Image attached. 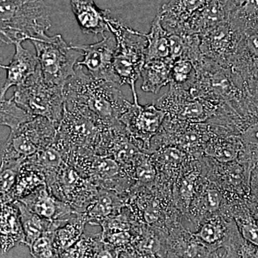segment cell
I'll use <instances>...</instances> for the list:
<instances>
[{"mask_svg": "<svg viewBox=\"0 0 258 258\" xmlns=\"http://www.w3.org/2000/svg\"><path fill=\"white\" fill-rule=\"evenodd\" d=\"M242 144L237 136L217 135L212 132L205 148V156L219 162L237 160L242 152Z\"/></svg>", "mask_w": 258, "mask_h": 258, "instance_id": "d4e9b609", "label": "cell"}, {"mask_svg": "<svg viewBox=\"0 0 258 258\" xmlns=\"http://www.w3.org/2000/svg\"><path fill=\"white\" fill-rule=\"evenodd\" d=\"M166 245V258H212L215 253L193 232L185 228L181 221L168 227Z\"/></svg>", "mask_w": 258, "mask_h": 258, "instance_id": "2e32d148", "label": "cell"}, {"mask_svg": "<svg viewBox=\"0 0 258 258\" xmlns=\"http://www.w3.org/2000/svg\"><path fill=\"white\" fill-rule=\"evenodd\" d=\"M25 235V245L30 247L37 238L48 232H55L66 222H52L29 210L21 202L16 201ZM68 221V220H67Z\"/></svg>", "mask_w": 258, "mask_h": 258, "instance_id": "4316f807", "label": "cell"}, {"mask_svg": "<svg viewBox=\"0 0 258 258\" xmlns=\"http://www.w3.org/2000/svg\"><path fill=\"white\" fill-rule=\"evenodd\" d=\"M126 199L127 196L119 195L114 191L98 189L96 200L83 212L88 223L99 226L105 219L119 213L125 207Z\"/></svg>", "mask_w": 258, "mask_h": 258, "instance_id": "cb8c5ba5", "label": "cell"}, {"mask_svg": "<svg viewBox=\"0 0 258 258\" xmlns=\"http://www.w3.org/2000/svg\"><path fill=\"white\" fill-rule=\"evenodd\" d=\"M71 9L81 31L86 35H98L109 31L107 19L110 10L98 8L93 0H70Z\"/></svg>", "mask_w": 258, "mask_h": 258, "instance_id": "603a6c76", "label": "cell"}, {"mask_svg": "<svg viewBox=\"0 0 258 258\" xmlns=\"http://www.w3.org/2000/svg\"><path fill=\"white\" fill-rule=\"evenodd\" d=\"M23 162L3 161L0 164V203H14V191L17 178Z\"/></svg>", "mask_w": 258, "mask_h": 258, "instance_id": "1f68e13d", "label": "cell"}, {"mask_svg": "<svg viewBox=\"0 0 258 258\" xmlns=\"http://www.w3.org/2000/svg\"><path fill=\"white\" fill-rule=\"evenodd\" d=\"M19 201L33 213L52 222H66L77 212L52 195L46 184Z\"/></svg>", "mask_w": 258, "mask_h": 258, "instance_id": "e0dca14e", "label": "cell"}, {"mask_svg": "<svg viewBox=\"0 0 258 258\" xmlns=\"http://www.w3.org/2000/svg\"><path fill=\"white\" fill-rule=\"evenodd\" d=\"M156 106L173 119L205 123L215 115L220 105L194 95L190 91L169 88L156 102Z\"/></svg>", "mask_w": 258, "mask_h": 258, "instance_id": "8fae6325", "label": "cell"}, {"mask_svg": "<svg viewBox=\"0 0 258 258\" xmlns=\"http://www.w3.org/2000/svg\"><path fill=\"white\" fill-rule=\"evenodd\" d=\"M55 123L37 116L12 129L3 146L1 160L21 162L40 152L53 142L57 134Z\"/></svg>", "mask_w": 258, "mask_h": 258, "instance_id": "ba28073f", "label": "cell"}, {"mask_svg": "<svg viewBox=\"0 0 258 258\" xmlns=\"http://www.w3.org/2000/svg\"><path fill=\"white\" fill-rule=\"evenodd\" d=\"M173 61L170 58L159 59L147 61L142 71L143 83L142 89L144 92L157 94L171 80V66Z\"/></svg>", "mask_w": 258, "mask_h": 258, "instance_id": "484cf974", "label": "cell"}, {"mask_svg": "<svg viewBox=\"0 0 258 258\" xmlns=\"http://www.w3.org/2000/svg\"><path fill=\"white\" fill-rule=\"evenodd\" d=\"M36 50L39 66L47 83L64 88L76 73L81 51L67 44L60 35L46 36L32 40Z\"/></svg>", "mask_w": 258, "mask_h": 258, "instance_id": "52a82bcc", "label": "cell"}, {"mask_svg": "<svg viewBox=\"0 0 258 258\" xmlns=\"http://www.w3.org/2000/svg\"><path fill=\"white\" fill-rule=\"evenodd\" d=\"M222 258H258V247L244 240L237 228L224 248Z\"/></svg>", "mask_w": 258, "mask_h": 258, "instance_id": "d590c367", "label": "cell"}, {"mask_svg": "<svg viewBox=\"0 0 258 258\" xmlns=\"http://www.w3.org/2000/svg\"><path fill=\"white\" fill-rule=\"evenodd\" d=\"M45 181L52 195L79 213L86 212L98 196V188L67 163Z\"/></svg>", "mask_w": 258, "mask_h": 258, "instance_id": "30bf717a", "label": "cell"}, {"mask_svg": "<svg viewBox=\"0 0 258 258\" xmlns=\"http://www.w3.org/2000/svg\"><path fill=\"white\" fill-rule=\"evenodd\" d=\"M230 211L242 237L258 247V225L249 211L247 203L230 207Z\"/></svg>", "mask_w": 258, "mask_h": 258, "instance_id": "4dcf8cb0", "label": "cell"}, {"mask_svg": "<svg viewBox=\"0 0 258 258\" xmlns=\"http://www.w3.org/2000/svg\"><path fill=\"white\" fill-rule=\"evenodd\" d=\"M54 232L43 234L29 247L32 258H61L54 244Z\"/></svg>", "mask_w": 258, "mask_h": 258, "instance_id": "8d00e7d4", "label": "cell"}, {"mask_svg": "<svg viewBox=\"0 0 258 258\" xmlns=\"http://www.w3.org/2000/svg\"><path fill=\"white\" fill-rule=\"evenodd\" d=\"M119 258H155L139 252L137 249L131 247L120 252Z\"/></svg>", "mask_w": 258, "mask_h": 258, "instance_id": "ab89813d", "label": "cell"}, {"mask_svg": "<svg viewBox=\"0 0 258 258\" xmlns=\"http://www.w3.org/2000/svg\"><path fill=\"white\" fill-rule=\"evenodd\" d=\"M212 132L207 122L190 123L166 116L158 133L151 141L148 154L160 148L174 146L187 153L194 159L205 156V148Z\"/></svg>", "mask_w": 258, "mask_h": 258, "instance_id": "9c48e42d", "label": "cell"}, {"mask_svg": "<svg viewBox=\"0 0 258 258\" xmlns=\"http://www.w3.org/2000/svg\"><path fill=\"white\" fill-rule=\"evenodd\" d=\"M0 69H7V66H4V64L0 63Z\"/></svg>", "mask_w": 258, "mask_h": 258, "instance_id": "7bdbcfd3", "label": "cell"}, {"mask_svg": "<svg viewBox=\"0 0 258 258\" xmlns=\"http://www.w3.org/2000/svg\"><path fill=\"white\" fill-rule=\"evenodd\" d=\"M68 164L98 189L127 196L136 184L116 161L106 156L71 152Z\"/></svg>", "mask_w": 258, "mask_h": 258, "instance_id": "8992f818", "label": "cell"}, {"mask_svg": "<svg viewBox=\"0 0 258 258\" xmlns=\"http://www.w3.org/2000/svg\"><path fill=\"white\" fill-rule=\"evenodd\" d=\"M209 0H171L158 12L161 25L169 34H186L189 19L206 5Z\"/></svg>", "mask_w": 258, "mask_h": 258, "instance_id": "d6986e66", "label": "cell"}, {"mask_svg": "<svg viewBox=\"0 0 258 258\" xmlns=\"http://www.w3.org/2000/svg\"><path fill=\"white\" fill-rule=\"evenodd\" d=\"M63 88L47 83L39 66L33 76L16 87L12 98L32 116L46 118L58 126L64 113Z\"/></svg>", "mask_w": 258, "mask_h": 258, "instance_id": "277c9868", "label": "cell"}, {"mask_svg": "<svg viewBox=\"0 0 258 258\" xmlns=\"http://www.w3.org/2000/svg\"><path fill=\"white\" fill-rule=\"evenodd\" d=\"M147 40L146 62L170 58L169 35L161 25L160 19L157 15L151 26L150 32L145 34Z\"/></svg>", "mask_w": 258, "mask_h": 258, "instance_id": "f1b7e54d", "label": "cell"}, {"mask_svg": "<svg viewBox=\"0 0 258 258\" xmlns=\"http://www.w3.org/2000/svg\"><path fill=\"white\" fill-rule=\"evenodd\" d=\"M45 184V176L42 172L27 163H23L13 191V201L25 198L39 186Z\"/></svg>", "mask_w": 258, "mask_h": 258, "instance_id": "f546056e", "label": "cell"}, {"mask_svg": "<svg viewBox=\"0 0 258 258\" xmlns=\"http://www.w3.org/2000/svg\"><path fill=\"white\" fill-rule=\"evenodd\" d=\"M103 244L101 232L93 235L84 233L74 246L61 254V258H95Z\"/></svg>", "mask_w": 258, "mask_h": 258, "instance_id": "836d02e7", "label": "cell"}, {"mask_svg": "<svg viewBox=\"0 0 258 258\" xmlns=\"http://www.w3.org/2000/svg\"><path fill=\"white\" fill-rule=\"evenodd\" d=\"M33 118L35 117L20 108L13 98L0 99V125H6L12 130Z\"/></svg>", "mask_w": 258, "mask_h": 258, "instance_id": "e575fe53", "label": "cell"}, {"mask_svg": "<svg viewBox=\"0 0 258 258\" xmlns=\"http://www.w3.org/2000/svg\"><path fill=\"white\" fill-rule=\"evenodd\" d=\"M15 52L9 66H7L6 81L0 90V99H5L8 90L13 86H22L39 69L36 54L25 49L22 42L15 44Z\"/></svg>", "mask_w": 258, "mask_h": 258, "instance_id": "ffe728a7", "label": "cell"}, {"mask_svg": "<svg viewBox=\"0 0 258 258\" xmlns=\"http://www.w3.org/2000/svg\"><path fill=\"white\" fill-rule=\"evenodd\" d=\"M25 245V235L16 203H0V249L6 254L15 247Z\"/></svg>", "mask_w": 258, "mask_h": 258, "instance_id": "7402d4cb", "label": "cell"}, {"mask_svg": "<svg viewBox=\"0 0 258 258\" xmlns=\"http://www.w3.org/2000/svg\"><path fill=\"white\" fill-rule=\"evenodd\" d=\"M196 68L191 61L179 58L174 61L171 66V87L190 91L196 79Z\"/></svg>", "mask_w": 258, "mask_h": 258, "instance_id": "d6a6232c", "label": "cell"}, {"mask_svg": "<svg viewBox=\"0 0 258 258\" xmlns=\"http://www.w3.org/2000/svg\"><path fill=\"white\" fill-rule=\"evenodd\" d=\"M232 9L230 0H209L185 25V32L189 35H203L213 27L229 20Z\"/></svg>", "mask_w": 258, "mask_h": 258, "instance_id": "44dd1931", "label": "cell"}, {"mask_svg": "<svg viewBox=\"0 0 258 258\" xmlns=\"http://www.w3.org/2000/svg\"><path fill=\"white\" fill-rule=\"evenodd\" d=\"M118 83L96 79L86 74L82 66L64 84V108L79 112L103 128L119 124L120 118L128 108Z\"/></svg>", "mask_w": 258, "mask_h": 258, "instance_id": "6da1fadb", "label": "cell"}, {"mask_svg": "<svg viewBox=\"0 0 258 258\" xmlns=\"http://www.w3.org/2000/svg\"><path fill=\"white\" fill-rule=\"evenodd\" d=\"M237 0H235V5L236 4V3H237Z\"/></svg>", "mask_w": 258, "mask_h": 258, "instance_id": "ee69618b", "label": "cell"}, {"mask_svg": "<svg viewBox=\"0 0 258 258\" xmlns=\"http://www.w3.org/2000/svg\"><path fill=\"white\" fill-rule=\"evenodd\" d=\"M108 30L116 41L113 67L120 86L128 85L137 97L136 82L142 76L146 61L147 40L145 34L122 25L111 16L107 19Z\"/></svg>", "mask_w": 258, "mask_h": 258, "instance_id": "3957f363", "label": "cell"}, {"mask_svg": "<svg viewBox=\"0 0 258 258\" xmlns=\"http://www.w3.org/2000/svg\"><path fill=\"white\" fill-rule=\"evenodd\" d=\"M120 252L103 242L95 258H119Z\"/></svg>", "mask_w": 258, "mask_h": 258, "instance_id": "74e56055", "label": "cell"}, {"mask_svg": "<svg viewBox=\"0 0 258 258\" xmlns=\"http://www.w3.org/2000/svg\"><path fill=\"white\" fill-rule=\"evenodd\" d=\"M71 45L83 54V60L79 61L76 66L86 67L89 73L88 74L94 79L112 81L119 84L113 67L116 47L114 36L103 35V40L91 45L71 44Z\"/></svg>", "mask_w": 258, "mask_h": 258, "instance_id": "9a60e30c", "label": "cell"}, {"mask_svg": "<svg viewBox=\"0 0 258 258\" xmlns=\"http://www.w3.org/2000/svg\"><path fill=\"white\" fill-rule=\"evenodd\" d=\"M247 207L258 225V198H248Z\"/></svg>", "mask_w": 258, "mask_h": 258, "instance_id": "60d3db41", "label": "cell"}, {"mask_svg": "<svg viewBox=\"0 0 258 258\" xmlns=\"http://www.w3.org/2000/svg\"><path fill=\"white\" fill-rule=\"evenodd\" d=\"M237 229L232 215L217 214L200 222L194 235L202 243L215 252L225 248Z\"/></svg>", "mask_w": 258, "mask_h": 258, "instance_id": "ac0fdd59", "label": "cell"}, {"mask_svg": "<svg viewBox=\"0 0 258 258\" xmlns=\"http://www.w3.org/2000/svg\"><path fill=\"white\" fill-rule=\"evenodd\" d=\"M165 117V112L155 104L142 106L139 103L138 97H135L134 103L129 102L119 120L133 144L147 153L151 141L159 132Z\"/></svg>", "mask_w": 258, "mask_h": 258, "instance_id": "7c38bea8", "label": "cell"}, {"mask_svg": "<svg viewBox=\"0 0 258 258\" xmlns=\"http://www.w3.org/2000/svg\"><path fill=\"white\" fill-rule=\"evenodd\" d=\"M88 224L84 213L76 212L54 232V244L60 254L74 246L84 234Z\"/></svg>", "mask_w": 258, "mask_h": 258, "instance_id": "83f0119b", "label": "cell"}, {"mask_svg": "<svg viewBox=\"0 0 258 258\" xmlns=\"http://www.w3.org/2000/svg\"><path fill=\"white\" fill-rule=\"evenodd\" d=\"M196 68V79L190 90L196 96L218 105L237 101L246 91L243 82L230 68L203 57Z\"/></svg>", "mask_w": 258, "mask_h": 258, "instance_id": "5b68a950", "label": "cell"}, {"mask_svg": "<svg viewBox=\"0 0 258 258\" xmlns=\"http://www.w3.org/2000/svg\"><path fill=\"white\" fill-rule=\"evenodd\" d=\"M249 198H258V166L251 173Z\"/></svg>", "mask_w": 258, "mask_h": 258, "instance_id": "f35d334b", "label": "cell"}, {"mask_svg": "<svg viewBox=\"0 0 258 258\" xmlns=\"http://www.w3.org/2000/svg\"><path fill=\"white\" fill-rule=\"evenodd\" d=\"M79 112L64 108L57 126V134L69 146L71 152L96 154L105 130Z\"/></svg>", "mask_w": 258, "mask_h": 258, "instance_id": "4fadbf2b", "label": "cell"}, {"mask_svg": "<svg viewBox=\"0 0 258 258\" xmlns=\"http://www.w3.org/2000/svg\"><path fill=\"white\" fill-rule=\"evenodd\" d=\"M222 256H223V252H219L218 250H217V252L213 254L212 258H222Z\"/></svg>", "mask_w": 258, "mask_h": 258, "instance_id": "b9f144b4", "label": "cell"}, {"mask_svg": "<svg viewBox=\"0 0 258 258\" xmlns=\"http://www.w3.org/2000/svg\"><path fill=\"white\" fill-rule=\"evenodd\" d=\"M50 27L44 0H0V40L4 43L42 38Z\"/></svg>", "mask_w": 258, "mask_h": 258, "instance_id": "7a4b0ae2", "label": "cell"}, {"mask_svg": "<svg viewBox=\"0 0 258 258\" xmlns=\"http://www.w3.org/2000/svg\"><path fill=\"white\" fill-rule=\"evenodd\" d=\"M242 35L227 20L200 35V50L204 57L230 68Z\"/></svg>", "mask_w": 258, "mask_h": 258, "instance_id": "5bb4252c", "label": "cell"}]
</instances>
